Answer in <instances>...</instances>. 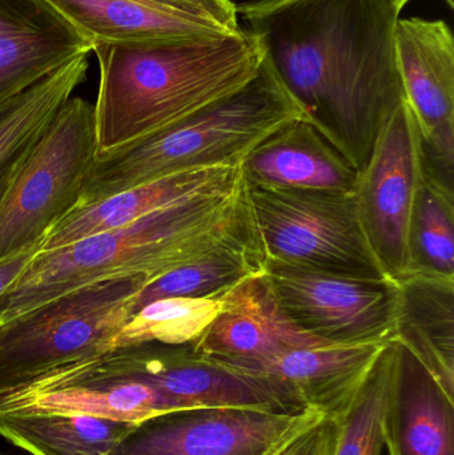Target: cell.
Returning a JSON list of instances; mask_svg holds the SVG:
<instances>
[{"label": "cell", "instance_id": "obj_1", "mask_svg": "<svg viewBox=\"0 0 454 455\" xmlns=\"http://www.w3.org/2000/svg\"><path fill=\"white\" fill-rule=\"evenodd\" d=\"M389 0H253L237 5L242 28L260 39L267 60L306 119L359 173L378 133L407 101Z\"/></svg>", "mask_w": 454, "mask_h": 455}, {"label": "cell", "instance_id": "obj_2", "mask_svg": "<svg viewBox=\"0 0 454 455\" xmlns=\"http://www.w3.org/2000/svg\"><path fill=\"white\" fill-rule=\"evenodd\" d=\"M258 237L244 178L55 251H37L7 297L3 323L55 297L117 277L149 283L223 246Z\"/></svg>", "mask_w": 454, "mask_h": 455}, {"label": "cell", "instance_id": "obj_3", "mask_svg": "<svg viewBox=\"0 0 454 455\" xmlns=\"http://www.w3.org/2000/svg\"><path fill=\"white\" fill-rule=\"evenodd\" d=\"M98 155L178 124L244 87L266 51L252 32L147 45H98Z\"/></svg>", "mask_w": 454, "mask_h": 455}, {"label": "cell", "instance_id": "obj_4", "mask_svg": "<svg viewBox=\"0 0 454 455\" xmlns=\"http://www.w3.org/2000/svg\"><path fill=\"white\" fill-rule=\"evenodd\" d=\"M299 119H306L303 109L264 58L236 92L167 130L96 155L76 208L175 173L240 167L258 144Z\"/></svg>", "mask_w": 454, "mask_h": 455}, {"label": "cell", "instance_id": "obj_5", "mask_svg": "<svg viewBox=\"0 0 454 455\" xmlns=\"http://www.w3.org/2000/svg\"><path fill=\"white\" fill-rule=\"evenodd\" d=\"M144 275L88 283L0 325V393L112 352Z\"/></svg>", "mask_w": 454, "mask_h": 455}, {"label": "cell", "instance_id": "obj_6", "mask_svg": "<svg viewBox=\"0 0 454 455\" xmlns=\"http://www.w3.org/2000/svg\"><path fill=\"white\" fill-rule=\"evenodd\" d=\"M98 155L93 104L72 96L20 160L0 199V261L40 248L79 205Z\"/></svg>", "mask_w": 454, "mask_h": 455}, {"label": "cell", "instance_id": "obj_7", "mask_svg": "<svg viewBox=\"0 0 454 455\" xmlns=\"http://www.w3.org/2000/svg\"><path fill=\"white\" fill-rule=\"evenodd\" d=\"M247 191L266 261L351 277L388 278L365 237L354 194L250 186Z\"/></svg>", "mask_w": 454, "mask_h": 455}, {"label": "cell", "instance_id": "obj_8", "mask_svg": "<svg viewBox=\"0 0 454 455\" xmlns=\"http://www.w3.org/2000/svg\"><path fill=\"white\" fill-rule=\"evenodd\" d=\"M107 371L159 390L183 409L248 408L275 413L307 411L276 377L240 371L197 355L192 345L143 342L98 357Z\"/></svg>", "mask_w": 454, "mask_h": 455}, {"label": "cell", "instance_id": "obj_9", "mask_svg": "<svg viewBox=\"0 0 454 455\" xmlns=\"http://www.w3.org/2000/svg\"><path fill=\"white\" fill-rule=\"evenodd\" d=\"M266 275L288 317L327 344L394 339L397 283L266 261Z\"/></svg>", "mask_w": 454, "mask_h": 455}, {"label": "cell", "instance_id": "obj_10", "mask_svg": "<svg viewBox=\"0 0 454 455\" xmlns=\"http://www.w3.org/2000/svg\"><path fill=\"white\" fill-rule=\"evenodd\" d=\"M423 168L418 123L405 101L378 133L354 191L365 237L396 283L410 273L408 235Z\"/></svg>", "mask_w": 454, "mask_h": 455}, {"label": "cell", "instance_id": "obj_11", "mask_svg": "<svg viewBox=\"0 0 454 455\" xmlns=\"http://www.w3.org/2000/svg\"><path fill=\"white\" fill-rule=\"evenodd\" d=\"M320 417L309 409H181L133 425L109 455H275Z\"/></svg>", "mask_w": 454, "mask_h": 455}, {"label": "cell", "instance_id": "obj_12", "mask_svg": "<svg viewBox=\"0 0 454 455\" xmlns=\"http://www.w3.org/2000/svg\"><path fill=\"white\" fill-rule=\"evenodd\" d=\"M397 66L418 123L424 168L454 191V39L444 20L400 18Z\"/></svg>", "mask_w": 454, "mask_h": 455}, {"label": "cell", "instance_id": "obj_13", "mask_svg": "<svg viewBox=\"0 0 454 455\" xmlns=\"http://www.w3.org/2000/svg\"><path fill=\"white\" fill-rule=\"evenodd\" d=\"M181 409L155 387L107 371L98 357L61 366L0 393V414H85L136 425Z\"/></svg>", "mask_w": 454, "mask_h": 455}, {"label": "cell", "instance_id": "obj_14", "mask_svg": "<svg viewBox=\"0 0 454 455\" xmlns=\"http://www.w3.org/2000/svg\"><path fill=\"white\" fill-rule=\"evenodd\" d=\"M218 299V315L191 344L203 357L252 371L288 350L327 344L288 317L277 301L266 269L235 283Z\"/></svg>", "mask_w": 454, "mask_h": 455}, {"label": "cell", "instance_id": "obj_15", "mask_svg": "<svg viewBox=\"0 0 454 455\" xmlns=\"http://www.w3.org/2000/svg\"><path fill=\"white\" fill-rule=\"evenodd\" d=\"M93 48L219 37L240 29L167 0H36Z\"/></svg>", "mask_w": 454, "mask_h": 455}, {"label": "cell", "instance_id": "obj_16", "mask_svg": "<svg viewBox=\"0 0 454 455\" xmlns=\"http://www.w3.org/2000/svg\"><path fill=\"white\" fill-rule=\"evenodd\" d=\"M381 427L388 455H454V400L396 339L388 342Z\"/></svg>", "mask_w": 454, "mask_h": 455}, {"label": "cell", "instance_id": "obj_17", "mask_svg": "<svg viewBox=\"0 0 454 455\" xmlns=\"http://www.w3.org/2000/svg\"><path fill=\"white\" fill-rule=\"evenodd\" d=\"M245 184L284 191L354 194L359 171L307 119L272 133L240 164Z\"/></svg>", "mask_w": 454, "mask_h": 455}, {"label": "cell", "instance_id": "obj_18", "mask_svg": "<svg viewBox=\"0 0 454 455\" xmlns=\"http://www.w3.org/2000/svg\"><path fill=\"white\" fill-rule=\"evenodd\" d=\"M91 52L88 43L36 0H0V108Z\"/></svg>", "mask_w": 454, "mask_h": 455}, {"label": "cell", "instance_id": "obj_19", "mask_svg": "<svg viewBox=\"0 0 454 455\" xmlns=\"http://www.w3.org/2000/svg\"><path fill=\"white\" fill-rule=\"evenodd\" d=\"M386 345L298 347L252 371L276 377L292 390L304 409L339 421L354 403Z\"/></svg>", "mask_w": 454, "mask_h": 455}, {"label": "cell", "instance_id": "obj_20", "mask_svg": "<svg viewBox=\"0 0 454 455\" xmlns=\"http://www.w3.org/2000/svg\"><path fill=\"white\" fill-rule=\"evenodd\" d=\"M242 176L240 167L205 168L125 189L93 204L75 208L51 228L39 251H55L90 235L127 226L156 211L224 188Z\"/></svg>", "mask_w": 454, "mask_h": 455}, {"label": "cell", "instance_id": "obj_21", "mask_svg": "<svg viewBox=\"0 0 454 455\" xmlns=\"http://www.w3.org/2000/svg\"><path fill=\"white\" fill-rule=\"evenodd\" d=\"M394 339L454 400V277L410 273L397 281Z\"/></svg>", "mask_w": 454, "mask_h": 455}, {"label": "cell", "instance_id": "obj_22", "mask_svg": "<svg viewBox=\"0 0 454 455\" xmlns=\"http://www.w3.org/2000/svg\"><path fill=\"white\" fill-rule=\"evenodd\" d=\"M132 427L85 414H0V437L28 455H109Z\"/></svg>", "mask_w": 454, "mask_h": 455}, {"label": "cell", "instance_id": "obj_23", "mask_svg": "<svg viewBox=\"0 0 454 455\" xmlns=\"http://www.w3.org/2000/svg\"><path fill=\"white\" fill-rule=\"evenodd\" d=\"M82 53L0 108V175L15 167L87 79Z\"/></svg>", "mask_w": 454, "mask_h": 455}, {"label": "cell", "instance_id": "obj_24", "mask_svg": "<svg viewBox=\"0 0 454 455\" xmlns=\"http://www.w3.org/2000/svg\"><path fill=\"white\" fill-rule=\"evenodd\" d=\"M266 269L259 237L223 246L147 283L135 299L133 315L147 304L171 297L212 299L239 281Z\"/></svg>", "mask_w": 454, "mask_h": 455}, {"label": "cell", "instance_id": "obj_25", "mask_svg": "<svg viewBox=\"0 0 454 455\" xmlns=\"http://www.w3.org/2000/svg\"><path fill=\"white\" fill-rule=\"evenodd\" d=\"M408 243L410 273L454 277V191L426 168L416 191Z\"/></svg>", "mask_w": 454, "mask_h": 455}, {"label": "cell", "instance_id": "obj_26", "mask_svg": "<svg viewBox=\"0 0 454 455\" xmlns=\"http://www.w3.org/2000/svg\"><path fill=\"white\" fill-rule=\"evenodd\" d=\"M219 309L218 296L212 299L171 297L157 299L132 315L117 336L115 349L143 342L194 344L212 323Z\"/></svg>", "mask_w": 454, "mask_h": 455}, {"label": "cell", "instance_id": "obj_27", "mask_svg": "<svg viewBox=\"0 0 454 455\" xmlns=\"http://www.w3.org/2000/svg\"><path fill=\"white\" fill-rule=\"evenodd\" d=\"M388 379V342L344 416L331 455H381L383 411Z\"/></svg>", "mask_w": 454, "mask_h": 455}, {"label": "cell", "instance_id": "obj_28", "mask_svg": "<svg viewBox=\"0 0 454 455\" xmlns=\"http://www.w3.org/2000/svg\"><path fill=\"white\" fill-rule=\"evenodd\" d=\"M338 422L320 417L296 433L275 455H331Z\"/></svg>", "mask_w": 454, "mask_h": 455}, {"label": "cell", "instance_id": "obj_29", "mask_svg": "<svg viewBox=\"0 0 454 455\" xmlns=\"http://www.w3.org/2000/svg\"><path fill=\"white\" fill-rule=\"evenodd\" d=\"M192 12L212 19L229 29H240L237 5L232 0H167Z\"/></svg>", "mask_w": 454, "mask_h": 455}, {"label": "cell", "instance_id": "obj_30", "mask_svg": "<svg viewBox=\"0 0 454 455\" xmlns=\"http://www.w3.org/2000/svg\"><path fill=\"white\" fill-rule=\"evenodd\" d=\"M39 249L34 248L0 261V325L4 320L5 310H7L8 293Z\"/></svg>", "mask_w": 454, "mask_h": 455}, {"label": "cell", "instance_id": "obj_31", "mask_svg": "<svg viewBox=\"0 0 454 455\" xmlns=\"http://www.w3.org/2000/svg\"><path fill=\"white\" fill-rule=\"evenodd\" d=\"M18 164H16L15 167L11 168V170L7 171V172L0 175V199H2L3 194H4L5 188H7L8 183H10L11 178H12L13 172H15Z\"/></svg>", "mask_w": 454, "mask_h": 455}, {"label": "cell", "instance_id": "obj_32", "mask_svg": "<svg viewBox=\"0 0 454 455\" xmlns=\"http://www.w3.org/2000/svg\"><path fill=\"white\" fill-rule=\"evenodd\" d=\"M394 7L399 8L400 11H402V8L410 2V0H389Z\"/></svg>", "mask_w": 454, "mask_h": 455}, {"label": "cell", "instance_id": "obj_33", "mask_svg": "<svg viewBox=\"0 0 454 455\" xmlns=\"http://www.w3.org/2000/svg\"><path fill=\"white\" fill-rule=\"evenodd\" d=\"M445 3H447L448 5H450V8H454V0H445Z\"/></svg>", "mask_w": 454, "mask_h": 455}, {"label": "cell", "instance_id": "obj_34", "mask_svg": "<svg viewBox=\"0 0 454 455\" xmlns=\"http://www.w3.org/2000/svg\"><path fill=\"white\" fill-rule=\"evenodd\" d=\"M0 455H5V454H2V453H0Z\"/></svg>", "mask_w": 454, "mask_h": 455}]
</instances>
